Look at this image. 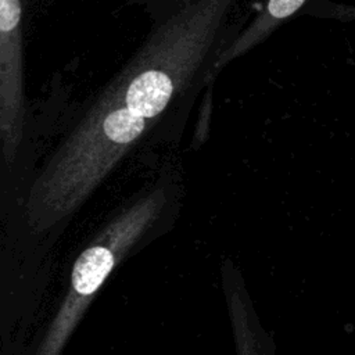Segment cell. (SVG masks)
<instances>
[{
  "mask_svg": "<svg viewBox=\"0 0 355 355\" xmlns=\"http://www.w3.org/2000/svg\"><path fill=\"white\" fill-rule=\"evenodd\" d=\"M236 3L184 0L151 29L33 178L24 218L35 234L68 222L172 108L209 82Z\"/></svg>",
  "mask_w": 355,
  "mask_h": 355,
  "instance_id": "1",
  "label": "cell"
},
{
  "mask_svg": "<svg viewBox=\"0 0 355 355\" xmlns=\"http://www.w3.org/2000/svg\"><path fill=\"white\" fill-rule=\"evenodd\" d=\"M175 186L157 183L122 205L76 257L61 302L33 355H61L114 269L141 247L175 205Z\"/></svg>",
  "mask_w": 355,
  "mask_h": 355,
  "instance_id": "2",
  "label": "cell"
},
{
  "mask_svg": "<svg viewBox=\"0 0 355 355\" xmlns=\"http://www.w3.org/2000/svg\"><path fill=\"white\" fill-rule=\"evenodd\" d=\"M22 1L0 0V133L3 165L12 168L26 125Z\"/></svg>",
  "mask_w": 355,
  "mask_h": 355,
  "instance_id": "3",
  "label": "cell"
},
{
  "mask_svg": "<svg viewBox=\"0 0 355 355\" xmlns=\"http://www.w3.org/2000/svg\"><path fill=\"white\" fill-rule=\"evenodd\" d=\"M220 270L236 355H276L275 343L261 324L241 272L232 261H225Z\"/></svg>",
  "mask_w": 355,
  "mask_h": 355,
  "instance_id": "4",
  "label": "cell"
},
{
  "mask_svg": "<svg viewBox=\"0 0 355 355\" xmlns=\"http://www.w3.org/2000/svg\"><path fill=\"white\" fill-rule=\"evenodd\" d=\"M306 1L308 0H266L262 11L220 49L215 60L212 75H216L229 62L247 54L251 49L268 39L275 29L294 15Z\"/></svg>",
  "mask_w": 355,
  "mask_h": 355,
  "instance_id": "5",
  "label": "cell"
}]
</instances>
